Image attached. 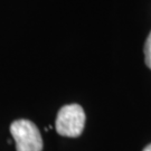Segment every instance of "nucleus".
Instances as JSON below:
<instances>
[{"label": "nucleus", "mask_w": 151, "mask_h": 151, "mask_svg": "<svg viewBox=\"0 0 151 151\" xmlns=\"http://www.w3.org/2000/svg\"><path fill=\"white\" fill-rule=\"evenodd\" d=\"M86 115L81 105L68 104L60 109L56 116L55 127L60 135L76 138L80 137L85 127Z\"/></svg>", "instance_id": "1"}, {"label": "nucleus", "mask_w": 151, "mask_h": 151, "mask_svg": "<svg viewBox=\"0 0 151 151\" xmlns=\"http://www.w3.org/2000/svg\"><path fill=\"white\" fill-rule=\"evenodd\" d=\"M143 151H151V145H148V146L143 149Z\"/></svg>", "instance_id": "4"}, {"label": "nucleus", "mask_w": 151, "mask_h": 151, "mask_svg": "<svg viewBox=\"0 0 151 151\" xmlns=\"http://www.w3.org/2000/svg\"><path fill=\"white\" fill-rule=\"evenodd\" d=\"M10 133L17 151H43V139L36 124L26 119L14 121Z\"/></svg>", "instance_id": "2"}, {"label": "nucleus", "mask_w": 151, "mask_h": 151, "mask_svg": "<svg viewBox=\"0 0 151 151\" xmlns=\"http://www.w3.org/2000/svg\"><path fill=\"white\" fill-rule=\"evenodd\" d=\"M145 57H146L147 66L151 70V32L147 38L146 45H145Z\"/></svg>", "instance_id": "3"}]
</instances>
